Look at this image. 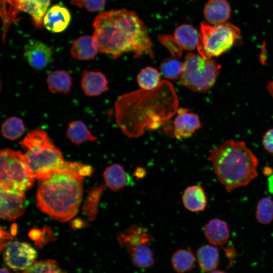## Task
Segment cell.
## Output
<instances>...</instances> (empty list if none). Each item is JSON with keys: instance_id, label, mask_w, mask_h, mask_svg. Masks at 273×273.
<instances>
[{"instance_id": "33", "label": "cell", "mask_w": 273, "mask_h": 273, "mask_svg": "<svg viewBox=\"0 0 273 273\" xmlns=\"http://www.w3.org/2000/svg\"><path fill=\"white\" fill-rule=\"evenodd\" d=\"M106 0H81L82 7L83 6L90 12L100 11L105 7Z\"/></svg>"}, {"instance_id": "1", "label": "cell", "mask_w": 273, "mask_h": 273, "mask_svg": "<svg viewBox=\"0 0 273 273\" xmlns=\"http://www.w3.org/2000/svg\"><path fill=\"white\" fill-rule=\"evenodd\" d=\"M178 105L172 84L162 80L153 89H141L118 97L114 105L115 119L124 134L138 138L164 125L177 112Z\"/></svg>"}, {"instance_id": "20", "label": "cell", "mask_w": 273, "mask_h": 273, "mask_svg": "<svg viewBox=\"0 0 273 273\" xmlns=\"http://www.w3.org/2000/svg\"><path fill=\"white\" fill-rule=\"evenodd\" d=\"M204 234L213 245H222L229 240L230 231L227 223L221 219L213 218L204 227Z\"/></svg>"}, {"instance_id": "21", "label": "cell", "mask_w": 273, "mask_h": 273, "mask_svg": "<svg viewBox=\"0 0 273 273\" xmlns=\"http://www.w3.org/2000/svg\"><path fill=\"white\" fill-rule=\"evenodd\" d=\"M182 200L185 208L192 212L203 211L207 205L204 191L198 185L188 187L183 193Z\"/></svg>"}, {"instance_id": "6", "label": "cell", "mask_w": 273, "mask_h": 273, "mask_svg": "<svg viewBox=\"0 0 273 273\" xmlns=\"http://www.w3.org/2000/svg\"><path fill=\"white\" fill-rule=\"evenodd\" d=\"M1 190L19 191L28 190L33 185V174L28 168L24 154L10 149L1 150Z\"/></svg>"}, {"instance_id": "27", "label": "cell", "mask_w": 273, "mask_h": 273, "mask_svg": "<svg viewBox=\"0 0 273 273\" xmlns=\"http://www.w3.org/2000/svg\"><path fill=\"white\" fill-rule=\"evenodd\" d=\"M171 262L175 271L178 273H185L193 268L195 256L191 250L179 249L172 255Z\"/></svg>"}, {"instance_id": "32", "label": "cell", "mask_w": 273, "mask_h": 273, "mask_svg": "<svg viewBox=\"0 0 273 273\" xmlns=\"http://www.w3.org/2000/svg\"><path fill=\"white\" fill-rule=\"evenodd\" d=\"M160 68L164 77L174 81L181 75L183 63L176 59L167 58L161 63Z\"/></svg>"}, {"instance_id": "5", "label": "cell", "mask_w": 273, "mask_h": 273, "mask_svg": "<svg viewBox=\"0 0 273 273\" xmlns=\"http://www.w3.org/2000/svg\"><path fill=\"white\" fill-rule=\"evenodd\" d=\"M20 145L26 149L24 154L26 165L37 179L64 161L60 150L40 128L30 131Z\"/></svg>"}, {"instance_id": "30", "label": "cell", "mask_w": 273, "mask_h": 273, "mask_svg": "<svg viewBox=\"0 0 273 273\" xmlns=\"http://www.w3.org/2000/svg\"><path fill=\"white\" fill-rule=\"evenodd\" d=\"M257 221L261 224H267L273 220V200L266 197L258 201L255 212Z\"/></svg>"}, {"instance_id": "16", "label": "cell", "mask_w": 273, "mask_h": 273, "mask_svg": "<svg viewBox=\"0 0 273 273\" xmlns=\"http://www.w3.org/2000/svg\"><path fill=\"white\" fill-rule=\"evenodd\" d=\"M108 84V79L102 72L83 70L81 86L87 96L95 97L101 95L107 89Z\"/></svg>"}, {"instance_id": "15", "label": "cell", "mask_w": 273, "mask_h": 273, "mask_svg": "<svg viewBox=\"0 0 273 273\" xmlns=\"http://www.w3.org/2000/svg\"><path fill=\"white\" fill-rule=\"evenodd\" d=\"M71 19V14L66 8L55 5L47 11L43 18V24L48 30L59 33L68 27Z\"/></svg>"}, {"instance_id": "3", "label": "cell", "mask_w": 273, "mask_h": 273, "mask_svg": "<svg viewBox=\"0 0 273 273\" xmlns=\"http://www.w3.org/2000/svg\"><path fill=\"white\" fill-rule=\"evenodd\" d=\"M93 26L99 52L114 58L128 52L133 53L136 58L147 55L154 58L147 28L134 12L125 9L103 12L96 17Z\"/></svg>"}, {"instance_id": "19", "label": "cell", "mask_w": 273, "mask_h": 273, "mask_svg": "<svg viewBox=\"0 0 273 273\" xmlns=\"http://www.w3.org/2000/svg\"><path fill=\"white\" fill-rule=\"evenodd\" d=\"M99 52L97 44L90 35L81 36L72 43L70 53L72 57L78 60L94 59Z\"/></svg>"}, {"instance_id": "4", "label": "cell", "mask_w": 273, "mask_h": 273, "mask_svg": "<svg viewBox=\"0 0 273 273\" xmlns=\"http://www.w3.org/2000/svg\"><path fill=\"white\" fill-rule=\"evenodd\" d=\"M209 153L207 160L229 193L248 185L258 175V160L243 142L228 140Z\"/></svg>"}, {"instance_id": "38", "label": "cell", "mask_w": 273, "mask_h": 273, "mask_svg": "<svg viewBox=\"0 0 273 273\" xmlns=\"http://www.w3.org/2000/svg\"><path fill=\"white\" fill-rule=\"evenodd\" d=\"M267 89L273 98V81H270L267 84Z\"/></svg>"}, {"instance_id": "7", "label": "cell", "mask_w": 273, "mask_h": 273, "mask_svg": "<svg viewBox=\"0 0 273 273\" xmlns=\"http://www.w3.org/2000/svg\"><path fill=\"white\" fill-rule=\"evenodd\" d=\"M214 60L205 59L200 54H188L183 63L180 82L197 92H205L214 84L219 73Z\"/></svg>"}, {"instance_id": "26", "label": "cell", "mask_w": 273, "mask_h": 273, "mask_svg": "<svg viewBox=\"0 0 273 273\" xmlns=\"http://www.w3.org/2000/svg\"><path fill=\"white\" fill-rule=\"evenodd\" d=\"M66 135L71 142L77 145L97 139V137L92 134L86 124L80 120H75L69 123Z\"/></svg>"}, {"instance_id": "41", "label": "cell", "mask_w": 273, "mask_h": 273, "mask_svg": "<svg viewBox=\"0 0 273 273\" xmlns=\"http://www.w3.org/2000/svg\"><path fill=\"white\" fill-rule=\"evenodd\" d=\"M210 273H226L224 271H221V270H213L212 271H210Z\"/></svg>"}, {"instance_id": "14", "label": "cell", "mask_w": 273, "mask_h": 273, "mask_svg": "<svg viewBox=\"0 0 273 273\" xmlns=\"http://www.w3.org/2000/svg\"><path fill=\"white\" fill-rule=\"evenodd\" d=\"M173 122V135L180 140L191 137L201 127L197 115L190 112L187 109L178 108Z\"/></svg>"}, {"instance_id": "2", "label": "cell", "mask_w": 273, "mask_h": 273, "mask_svg": "<svg viewBox=\"0 0 273 273\" xmlns=\"http://www.w3.org/2000/svg\"><path fill=\"white\" fill-rule=\"evenodd\" d=\"M92 171L89 166L64 161L38 179V208L59 221L74 217L82 199L84 177L90 175Z\"/></svg>"}, {"instance_id": "23", "label": "cell", "mask_w": 273, "mask_h": 273, "mask_svg": "<svg viewBox=\"0 0 273 273\" xmlns=\"http://www.w3.org/2000/svg\"><path fill=\"white\" fill-rule=\"evenodd\" d=\"M46 81L49 89L53 93L68 94L72 84L70 75L63 70L52 72L48 75Z\"/></svg>"}, {"instance_id": "31", "label": "cell", "mask_w": 273, "mask_h": 273, "mask_svg": "<svg viewBox=\"0 0 273 273\" xmlns=\"http://www.w3.org/2000/svg\"><path fill=\"white\" fill-rule=\"evenodd\" d=\"M22 273H67L62 269L56 261L53 259L35 261Z\"/></svg>"}, {"instance_id": "12", "label": "cell", "mask_w": 273, "mask_h": 273, "mask_svg": "<svg viewBox=\"0 0 273 273\" xmlns=\"http://www.w3.org/2000/svg\"><path fill=\"white\" fill-rule=\"evenodd\" d=\"M23 55L29 65L36 70L45 68L54 59L52 48L35 39L28 40L24 47Z\"/></svg>"}, {"instance_id": "40", "label": "cell", "mask_w": 273, "mask_h": 273, "mask_svg": "<svg viewBox=\"0 0 273 273\" xmlns=\"http://www.w3.org/2000/svg\"><path fill=\"white\" fill-rule=\"evenodd\" d=\"M0 273H10L9 271L5 268H1Z\"/></svg>"}, {"instance_id": "8", "label": "cell", "mask_w": 273, "mask_h": 273, "mask_svg": "<svg viewBox=\"0 0 273 273\" xmlns=\"http://www.w3.org/2000/svg\"><path fill=\"white\" fill-rule=\"evenodd\" d=\"M240 34L238 27L229 22L212 26L200 25L198 51L205 59L218 57L228 51Z\"/></svg>"}, {"instance_id": "24", "label": "cell", "mask_w": 273, "mask_h": 273, "mask_svg": "<svg viewBox=\"0 0 273 273\" xmlns=\"http://www.w3.org/2000/svg\"><path fill=\"white\" fill-rule=\"evenodd\" d=\"M103 177L106 186L113 191L122 189L127 183L126 173L119 164L107 167L104 171Z\"/></svg>"}, {"instance_id": "9", "label": "cell", "mask_w": 273, "mask_h": 273, "mask_svg": "<svg viewBox=\"0 0 273 273\" xmlns=\"http://www.w3.org/2000/svg\"><path fill=\"white\" fill-rule=\"evenodd\" d=\"M4 2L9 4L8 10L4 12L2 16L4 24H11L16 20L17 13L23 12L31 16L36 28H41L51 0H4Z\"/></svg>"}, {"instance_id": "39", "label": "cell", "mask_w": 273, "mask_h": 273, "mask_svg": "<svg viewBox=\"0 0 273 273\" xmlns=\"http://www.w3.org/2000/svg\"><path fill=\"white\" fill-rule=\"evenodd\" d=\"M70 1L72 5H76L79 7H82L81 0H70Z\"/></svg>"}, {"instance_id": "28", "label": "cell", "mask_w": 273, "mask_h": 273, "mask_svg": "<svg viewBox=\"0 0 273 273\" xmlns=\"http://www.w3.org/2000/svg\"><path fill=\"white\" fill-rule=\"evenodd\" d=\"M25 131L23 120L17 117L6 119L2 125L1 132L3 136L10 140L20 138Z\"/></svg>"}, {"instance_id": "11", "label": "cell", "mask_w": 273, "mask_h": 273, "mask_svg": "<svg viewBox=\"0 0 273 273\" xmlns=\"http://www.w3.org/2000/svg\"><path fill=\"white\" fill-rule=\"evenodd\" d=\"M173 36L161 37V40L174 57H179L184 50L193 51L197 48L199 33L191 25L179 26L175 29Z\"/></svg>"}, {"instance_id": "18", "label": "cell", "mask_w": 273, "mask_h": 273, "mask_svg": "<svg viewBox=\"0 0 273 273\" xmlns=\"http://www.w3.org/2000/svg\"><path fill=\"white\" fill-rule=\"evenodd\" d=\"M231 7L226 0H209L205 5L204 15L205 19L213 25L225 23L230 16Z\"/></svg>"}, {"instance_id": "22", "label": "cell", "mask_w": 273, "mask_h": 273, "mask_svg": "<svg viewBox=\"0 0 273 273\" xmlns=\"http://www.w3.org/2000/svg\"><path fill=\"white\" fill-rule=\"evenodd\" d=\"M214 245H204L197 251V257L201 269L205 271H212L219 263V250Z\"/></svg>"}, {"instance_id": "29", "label": "cell", "mask_w": 273, "mask_h": 273, "mask_svg": "<svg viewBox=\"0 0 273 273\" xmlns=\"http://www.w3.org/2000/svg\"><path fill=\"white\" fill-rule=\"evenodd\" d=\"M137 81L142 89L151 90L156 88L160 82V74L154 68L147 67L140 72Z\"/></svg>"}, {"instance_id": "17", "label": "cell", "mask_w": 273, "mask_h": 273, "mask_svg": "<svg viewBox=\"0 0 273 273\" xmlns=\"http://www.w3.org/2000/svg\"><path fill=\"white\" fill-rule=\"evenodd\" d=\"M121 247L127 250L142 244H150L152 238L146 228L132 225L120 233L117 238Z\"/></svg>"}, {"instance_id": "13", "label": "cell", "mask_w": 273, "mask_h": 273, "mask_svg": "<svg viewBox=\"0 0 273 273\" xmlns=\"http://www.w3.org/2000/svg\"><path fill=\"white\" fill-rule=\"evenodd\" d=\"M0 214L2 219L13 220L25 211L24 191H9L1 190Z\"/></svg>"}, {"instance_id": "34", "label": "cell", "mask_w": 273, "mask_h": 273, "mask_svg": "<svg viewBox=\"0 0 273 273\" xmlns=\"http://www.w3.org/2000/svg\"><path fill=\"white\" fill-rule=\"evenodd\" d=\"M262 144L267 151L273 154V128L265 133L263 138Z\"/></svg>"}, {"instance_id": "10", "label": "cell", "mask_w": 273, "mask_h": 273, "mask_svg": "<svg viewBox=\"0 0 273 273\" xmlns=\"http://www.w3.org/2000/svg\"><path fill=\"white\" fill-rule=\"evenodd\" d=\"M3 248L5 263L14 270H25L35 262L37 257L36 250L25 242L10 241Z\"/></svg>"}, {"instance_id": "25", "label": "cell", "mask_w": 273, "mask_h": 273, "mask_svg": "<svg viewBox=\"0 0 273 273\" xmlns=\"http://www.w3.org/2000/svg\"><path fill=\"white\" fill-rule=\"evenodd\" d=\"M150 245L142 244L127 250L133 264L135 266L146 268L153 265V253Z\"/></svg>"}, {"instance_id": "35", "label": "cell", "mask_w": 273, "mask_h": 273, "mask_svg": "<svg viewBox=\"0 0 273 273\" xmlns=\"http://www.w3.org/2000/svg\"><path fill=\"white\" fill-rule=\"evenodd\" d=\"M145 175L146 170L143 167H138L134 172V175L138 178H143Z\"/></svg>"}, {"instance_id": "37", "label": "cell", "mask_w": 273, "mask_h": 273, "mask_svg": "<svg viewBox=\"0 0 273 273\" xmlns=\"http://www.w3.org/2000/svg\"><path fill=\"white\" fill-rule=\"evenodd\" d=\"M262 172L264 175L268 177L273 173V169L269 166H265L262 169Z\"/></svg>"}, {"instance_id": "36", "label": "cell", "mask_w": 273, "mask_h": 273, "mask_svg": "<svg viewBox=\"0 0 273 273\" xmlns=\"http://www.w3.org/2000/svg\"><path fill=\"white\" fill-rule=\"evenodd\" d=\"M267 184L269 192L273 195V173L268 177Z\"/></svg>"}]
</instances>
